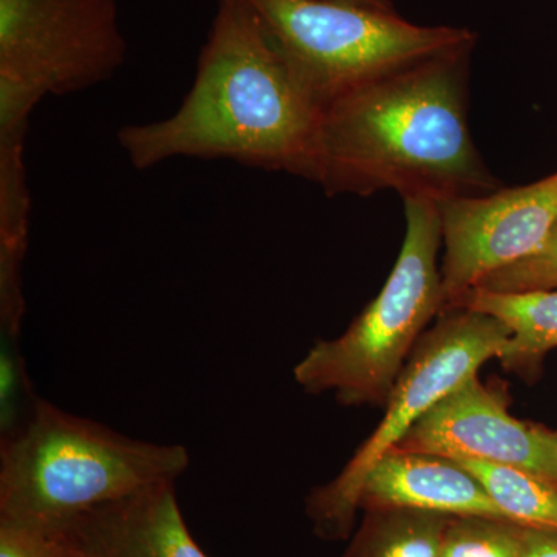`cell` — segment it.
<instances>
[{
	"instance_id": "cell-1",
	"label": "cell",
	"mask_w": 557,
	"mask_h": 557,
	"mask_svg": "<svg viewBox=\"0 0 557 557\" xmlns=\"http://www.w3.org/2000/svg\"><path fill=\"white\" fill-rule=\"evenodd\" d=\"M475 42L413 62L329 102L319 116L309 180L329 196L394 189L403 200L437 203L500 189L469 129Z\"/></svg>"
},
{
	"instance_id": "cell-2",
	"label": "cell",
	"mask_w": 557,
	"mask_h": 557,
	"mask_svg": "<svg viewBox=\"0 0 557 557\" xmlns=\"http://www.w3.org/2000/svg\"><path fill=\"white\" fill-rule=\"evenodd\" d=\"M319 116L249 0H218L196 79L168 119L121 127L135 170L188 157L309 178Z\"/></svg>"
},
{
	"instance_id": "cell-3",
	"label": "cell",
	"mask_w": 557,
	"mask_h": 557,
	"mask_svg": "<svg viewBox=\"0 0 557 557\" xmlns=\"http://www.w3.org/2000/svg\"><path fill=\"white\" fill-rule=\"evenodd\" d=\"M188 449L120 434L38 398L27 423L0 442V516L54 531L149 487L177 482Z\"/></svg>"
},
{
	"instance_id": "cell-4",
	"label": "cell",
	"mask_w": 557,
	"mask_h": 557,
	"mask_svg": "<svg viewBox=\"0 0 557 557\" xmlns=\"http://www.w3.org/2000/svg\"><path fill=\"white\" fill-rule=\"evenodd\" d=\"M406 234L394 270L343 335L318 341L293 369L307 394L384 408L418 341L445 310L437 201L405 199Z\"/></svg>"
},
{
	"instance_id": "cell-5",
	"label": "cell",
	"mask_w": 557,
	"mask_h": 557,
	"mask_svg": "<svg viewBox=\"0 0 557 557\" xmlns=\"http://www.w3.org/2000/svg\"><path fill=\"white\" fill-rule=\"evenodd\" d=\"M249 2L321 110L387 73L478 40L468 28L417 25L350 0Z\"/></svg>"
},
{
	"instance_id": "cell-6",
	"label": "cell",
	"mask_w": 557,
	"mask_h": 557,
	"mask_svg": "<svg viewBox=\"0 0 557 557\" xmlns=\"http://www.w3.org/2000/svg\"><path fill=\"white\" fill-rule=\"evenodd\" d=\"M509 336L511 330L497 318L465 307H453L435 319L399 373L379 426L335 479L307 497L306 512L318 537L341 541L354 534L370 469L398 448L440 399L497 359Z\"/></svg>"
},
{
	"instance_id": "cell-7",
	"label": "cell",
	"mask_w": 557,
	"mask_h": 557,
	"mask_svg": "<svg viewBox=\"0 0 557 557\" xmlns=\"http://www.w3.org/2000/svg\"><path fill=\"white\" fill-rule=\"evenodd\" d=\"M126 54L116 0H0V126L109 81Z\"/></svg>"
},
{
	"instance_id": "cell-8",
	"label": "cell",
	"mask_w": 557,
	"mask_h": 557,
	"mask_svg": "<svg viewBox=\"0 0 557 557\" xmlns=\"http://www.w3.org/2000/svg\"><path fill=\"white\" fill-rule=\"evenodd\" d=\"M445 310L541 247L557 222V172L518 188L438 203ZM443 310V311H445Z\"/></svg>"
},
{
	"instance_id": "cell-9",
	"label": "cell",
	"mask_w": 557,
	"mask_h": 557,
	"mask_svg": "<svg viewBox=\"0 0 557 557\" xmlns=\"http://www.w3.org/2000/svg\"><path fill=\"white\" fill-rule=\"evenodd\" d=\"M395 449L515 468L557 486V432L512 417L508 395L479 375L440 399Z\"/></svg>"
},
{
	"instance_id": "cell-10",
	"label": "cell",
	"mask_w": 557,
	"mask_h": 557,
	"mask_svg": "<svg viewBox=\"0 0 557 557\" xmlns=\"http://www.w3.org/2000/svg\"><path fill=\"white\" fill-rule=\"evenodd\" d=\"M53 533L72 557H209L186 525L175 483L90 509Z\"/></svg>"
},
{
	"instance_id": "cell-11",
	"label": "cell",
	"mask_w": 557,
	"mask_h": 557,
	"mask_svg": "<svg viewBox=\"0 0 557 557\" xmlns=\"http://www.w3.org/2000/svg\"><path fill=\"white\" fill-rule=\"evenodd\" d=\"M383 508L508 520L486 487L458 461L403 449L391 450L381 458L362 486L361 512Z\"/></svg>"
},
{
	"instance_id": "cell-12",
	"label": "cell",
	"mask_w": 557,
	"mask_h": 557,
	"mask_svg": "<svg viewBox=\"0 0 557 557\" xmlns=\"http://www.w3.org/2000/svg\"><path fill=\"white\" fill-rule=\"evenodd\" d=\"M453 307L491 314L511 330L497 361L522 379L536 376L548 351L557 348V289L498 293L478 287L465 293Z\"/></svg>"
},
{
	"instance_id": "cell-13",
	"label": "cell",
	"mask_w": 557,
	"mask_h": 557,
	"mask_svg": "<svg viewBox=\"0 0 557 557\" xmlns=\"http://www.w3.org/2000/svg\"><path fill=\"white\" fill-rule=\"evenodd\" d=\"M449 519L417 509H368L341 557H440Z\"/></svg>"
},
{
	"instance_id": "cell-14",
	"label": "cell",
	"mask_w": 557,
	"mask_h": 557,
	"mask_svg": "<svg viewBox=\"0 0 557 557\" xmlns=\"http://www.w3.org/2000/svg\"><path fill=\"white\" fill-rule=\"evenodd\" d=\"M486 487L508 520L527 528L557 531V486L519 469L458 461Z\"/></svg>"
},
{
	"instance_id": "cell-15",
	"label": "cell",
	"mask_w": 557,
	"mask_h": 557,
	"mask_svg": "<svg viewBox=\"0 0 557 557\" xmlns=\"http://www.w3.org/2000/svg\"><path fill=\"white\" fill-rule=\"evenodd\" d=\"M525 528L494 518H450L440 557H522Z\"/></svg>"
},
{
	"instance_id": "cell-16",
	"label": "cell",
	"mask_w": 557,
	"mask_h": 557,
	"mask_svg": "<svg viewBox=\"0 0 557 557\" xmlns=\"http://www.w3.org/2000/svg\"><path fill=\"white\" fill-rule=\"evenodd\" d=\"M33 392L20 339L0 341V442L13 437L38 401Z\"/></svg>"
},
{
	"instance_id": "cell-17",
	"label": "cell",
	"mask_w": 557,
	"mask_h": 557,
	"mask_svg": "<svg viewBox=\"0 0 557 557\" xmlns=\"http://www.w3.org/2000/svg\"><path fill=\"white\" fill-rule=\"evenodd\" d=\"M478 287L498 293L557 289V222L536 251L491 274Z\"/></svg>"
},
{
	"instance_id": "cell-18",
	"label": "cell",
	"mask_w": 557,
	"mask_h": 557,
	"mask_svg": "<svg viewBox=\"0 0 557 557\" xmlns=\"http://www.w3.org/2000/svg\"><path fill=\"white\" fill-rule=\"evenodd\" d=\"M0 557H72L53 531L0 516Z\"/></svg>"
},
{
	"instance_id": "cell-19",
	"label": "cell",
	"mask_w": 557,
	"mask_h": 557,
	"mask_svg": "<svg viewBox=\"0 0 557 557\" xmlns=\"http://www.w3.org/2000/svg\"><path fill=\"white\" fill-rule=\"evenodd\" d=\"M522 557H557V531L525 528Z\"/></svg>"
},
{
	"instance_id": "cell-20",
	"label": "cell",
	"mask_w": 557,
	"mask_h": 557,
	"mask_svg": "<svg viewBox=\"0 0 557 557\" xmlns=\"http://www.w3.org/2000/svg\"><path fill=\"white\" fill-rule=\"evenodd\" d=\"M350 2L362 3V5L375 7V9L397 11L392 0H350Z\"/></svg>"
}]
</instances>
